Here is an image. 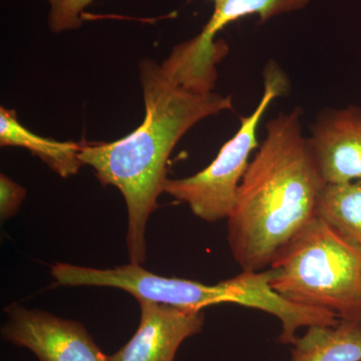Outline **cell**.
<instances>
[{"instance_id": "cell-8", "label": "cell", "mask_w": 361, "mask_h": 361, "mask_svg": "<svg viewBox=\"0 0 361 361\" xmlns=\"http://www.w3.org/2000/svg\"><path fill=\"white\" fill-rule=\"evenodd\" d=\"M139 327L110 361H175L180 344L203 329L202 311L140 299Z\"/></svg>"}, {"instance_id": "cell-7", "label": "cell", "mask_w": 361, "mask_h": 361, "mask_svg": "<svg viewBox=\"0 0 361 361\" xmlns=\"http://www.w3.org/2000/svg\"><path fill=\"white\" fill-rule=\"evenodd\" d=\"M318 170L326 184L361 180V108L322 111L308 137Z\"/></svg>"}, {"instance_id": "cell-9", "label": "cell", "mask_w": 361, "mask_h": 361, "mask_svg": "<svg viewBox=\"0 0 361 361\" xmlns=\"http://www.w3.org/2000/svg\"><path fill=\"white\" fill-rule=\"evenodd\" d=\"M0 145L30 149L63 178L77 174L82 165L78 157L80 142H59L35 134L18 122L16 111L2 106L0 109Z\"/></svg>"}, {"instance_id": "cell-12", "label": "cell", "mask_w": 361, "mask_h": 361, "mask_svg": "<svg viewBox=\"0 0 361 361\" xmlns=\"http://www.w3.org/2000/svg\"><path fill=\"white\" fill-rule=\"evenodd\" d=\"M311 0H218L214 13L198 37L206 42H215L216 35L225 26L249 16H257L261 21L278 16L301 11Z\"/></svg>"}, {"instance_id": "cell-10", "label": "cell", "mask_w": 361, "mask_h": 361, "mask_svg": "<svg viewBox=\"0 0 361 361\" xmlns=\"http://www.w3.org/2000/svg\"><path fill=\"white\" fill-rule=\"evenodd\" d=\"M293 345L292 361H361V320L308 327Z\"/></svg>"}, {"instance_id": "cell-1", "label": "cell", "mask_w": 361, "mask_h": 361, "mask_svg": "<svg viewBox=\"0 0 361 361\" xmlns=\"http://www.w3.org/2000/svg\"><path fill=\"white\" fill-rule=\"evenodd\" d=\"M217 75L176 45L163 63L145 59L140 63L145 103L141 126L116 142H80L82 165L94 169L104 186L118 188L125 199L130 263L146 261L147 224L164 192L167 161L176 145L196 123L233 110L232 97L214 90Z\"/></svg>"}, {"instance_id": "cell-6", "label": "cell", "mask_w": 361, "mask_h": 361, "mask_svg": "<svg viewBox=\"0 0 361 361\" xmlns=\"http://www.w3.org/2000/svg\"><path fill=\"white\" fill-rule=\"evenodd\" d=\"M4 310V341L28 349L39 361H110L80 322L16 304Z\"/></svg>"}, {"instance_id": "cell-15", "label": "cell", "mask_w": 361, "mask_h": 361, "mask_svg": "<svg viewBox=\"0 0 361 361\" xmlns=\"http://www.w3.org/2000/svg\"><path fill=\"white\" fill-rule=\"evenodd\" d=\"M211 1H213V2H214V4H215V2H217V1H218V0H211Z\"/></svg>"}, {"instance_id": "cell-3", "label": "cell", "mask_w": 361, "mask_h": 361, "mask_svg": "<svg viewBox=\"0 0 361 361\" xmlns=\"http://www.w3.org/2000/svg\"><path fill=\"white\" fill-rule=\"evenodd\" d=\"M268 270L273 290L286 300L361 320V247L317 216Z\"/></svg>"}, {"instance_id": "cell-2", "label": "cell", "mask_w": 361, "mask_h": 361, "mask_svg": "<svg viewBox=\"0 0 361 361\" xmlns=\"http://www.w3.org/2000/svg\"><path fill=\"white\" fill-rule=\"evenodd\" d=\"M300 108L266 123L228 218V243L243 271L265 270L316 217L323 180L303 135Z\"/></svg>"}, {"instance_id": "cell-14", "label": "cell", "mask_w": 361, "mask_h": 361, "mask_svg": "<svg viewBox=\"0 0 361 361\" xmlns=\"http://www.w3.org/2000/svg\"><path fill=\"white\" fill-rule=\"evenodd\" d=\"M26 191L7 176H0V217L2 221L13 217L25 200Z\"/></svg>"}, {"instance_id": "cell-5", "label": "cell", "mask_w": 361, "mask_h": 361, "mask_svg": "<svg viewBox=\"0 0 361 361\" xmlns=\"http://www.w3.org/2000/svg\"><path fill=\"white\" fill-rule=\"evenodd\" d=\"M264 92L251 115L241 118L236 134L221 148L208 167L191 177L167 179L164 192L187 204L195 216L209 223L228 219L231 215L251 154L259 148L258 127L266 111L277 97L288 92L290 84L276 63H267L263 71Z\"/></svg>"}, {"instance_id": "cell-13", "label": "cell", "mask_w": 361, "mask_h": 361, "mask_svg": "<svg viewBox=\"0 0 361 361\" xmlns=\"http://www.w3.org/2000/svg\"><path fill=\"white\" fill-rule=\"evenodd\" d=\"M94 0H47L49 26L54 33L78 30L84 23V11Z\"/></svg>"}, {"instance_id": "cell-4", "label": "cell", "mask_w": 361, "mask_h": 361, "mask_svg": "<svg viewBox=\"0 0 361 361\" xmlns=\"http://www.w3.org/2000/svg\"><path fill=\"white\" fill-rule=\"evenodd\" d=\"M51 276L66 286L114 287L129 292L137 300L145 299L180 310L202 311L208 306L233 303L270 314L279 306V296L271 287L265 270L243 271L214 285L160 276L135 263L111 269L56 263L51 267Z\"/></svg>"}, {"instance_id": "cell-11", "label": "cell", "mask_w": 361, "mask_h": 361, "mask_svg": "<svg viewBox=\"0 0 361 361\" xmlns=\"http://www.w3.org/2000/svg\"><path fill=\"white\" fill-rule=\"evenodd\" d=\"M316 216L361 247V180L326 184Z\"/></svg>"}]
</instances>
